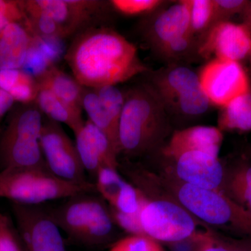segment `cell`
<instances>
[{
  "instance_id": "obj_1",
  "label": "cell",
  "mask_w": 251,
  "mask_h": 251,
  "mask_svg": "<svg viewBox=\"0 0 251 251\" xmlns=\"http://www.w3.org/2000/svg\"><path fill=\"white\" fill-rule=\"evenodd\" d=\"M74 78L96 89L125 82L148 72L135 45L108 28H89L74 39L65 54Z\"/></svg>"
},
{
  "instance_id": "obj_2",
  "label": "cell",
  "mask_w": 251,
  "mask_h": 251,
  "mask_svg": "<svg viewBox=\"0 0 251 251\" xmlns=\"http://www.w3.org/2000/svg\"><path fill=\"white\" fill-rule=\"evenodd\" d=\"M119 124L120 152L140 156L156 150L168 135L170 119L148 82L127 91Z\"/></svg>"
},
{
  "instance_id": "obj_3",
  "label": "cell",
  "mask_w": 251,
  "mask_h": 251,
  "mask_svg": "<svg viewBox=\"0 0 251 251\" xmlns=\"http://www.w3.org/2000/svg\"><path fill=\"white\" fill-rule=\"evenodd\" d=\"M49 211L59 228L74 242L95 247L111 240L115 222L100 196L94 193L78 195Z\"/></svg>"
},
{
  "instance_id": "obj_4",
  "label": "cell",
  "mask_w": 251,
  "mask_h": 251,
  "mask_svg": "<svg viewBox=\"0 0 251 251\" xmlns=\"http://www.w3.org/2000/svg\"><path fill=\"white\" fill-rule=\"evenodd\" d=\"M97 192L92 183L80 184L59 179L47 168H6L0 171V198L26 205H40Z\"/></svg>"
},
{
  "instance_id": "obj_5",
  "label": "cell",
  "mask_w": 251,
  "mask_h": 251,
  "mask_svg": "<svg viewBox=\"0 0 251 251\" xmlns=\"http://www.w3.org/2000/svg\"><path fill=\"white\" fill-rule=\"evenodd\" d=\"M42 115L36 103L14 112L0 138L1 170L47 168L40 145Z\"/></svg>"
},
{
  "instance_id": "obj_6",
  "label": "cell",
  "mask_w": 251,
  "mask_h": 251,
  "mask_svg": "<svg viewBox=\"0 0 251 251\" xmlns=\"http://www.w3.org/2000/svg\"><path fill=\"white\" fill-rule=\"evenodd\" d=\"M148 82L161 99L168 116L171 112L185 117L200 116L210 107L199 75L186 66L171 64L150 72Z\"/></svg>"
},
{
  "instance_id": "obj_7",
  "label": "cell",
  "mask_w": 251,
  "mask_h": 251,
  "mask_svg": "<svg viewBox=\"0 0 251 251\" xmlns=\"http://www.w3.org/2000/svg\"><path fill=\"white\" fill-rule=\"evenodd\" d=\"M176 196L191 214L213 226L228 227L251 236V212L221 190L206 189L182 182Z\"/></svg>"
},
{
  "instance_id": "obj_8",
  "label": "cell",
  "mask_w": 251,
  "mask_h": 251,
  "mask_svg": "<svg viewBox=\"0 0 251 251\" xmlns=\"http://www.w3.org/2000/svg\"><path fill=\"white\" fill-rule=\"evenodd\" d=\"M139 217L144 235L158 242H180L196 234V225L191 214L171 201H152L145 195Z\"/></svg>"
},
{
  "instance_id": "obj_9",
  "label": "cell",
  "mask_w": 251,
  "mask_h": 251,
  "mask_svg": "<svg viewBox=\"0 0 251 251\" xmlns=\"http://www.w3.org/2000/svg\"><path fill=\"white\" fill-rule=\"evenodd\" d=\"M40 145L48 169L59 179L75 184H87L85 170L75 143L60 124L46 117L41 130Z\"/></svg>"
},
{
  "instance_id": "obj_10",
  "label": "cell",
  "mask_w": 251,
  "mask_h": 251,
  "mask_svg": "<svg viewBox=\"0 0 251 251\" xmlns=\"http://www.w3.org/2000/svg\"><path fill=\"white\" fill-rule=\"evenodd\" d=\"M12 203L20 238L26 251H67L61 229L49 209Z\"/></svg>"
},
{
  "instance_id": "obj_11",
  "label": "cell",
  "mask_w": 251,
  "mask_h": 251,
  "mask_svg": "<svg viewBox=\"0 0 251 251\" xmlns=\"http://www.w3.org/2000/svg\"><path fill=\"white\" fill-rule=\"evenodd\" d=\"M198 75L211 104L221 108L251 90L247 72L235 61L211 59Z\"/></svg>"
},
{
  "instance_id": "obj_12",
  "label": "cell",
  "mask_w": 251,
  "mask_h": 251,
  "mask_svg": "<svg viewBox=\"0 0 251 251\" xmlns=\"http://www.w3.org/2000/svg\"><path fill=\"white\" fill-rule=\"evenodd\" d=\"M251 50V26L223 21L214 25L203 36L198 55L203 58L224 59L239 62L249 57Z\"/></svg>"
},
{
  "instance_id": "obj_13",
  "label": "cell",
  "mask_w": 251,
  "mask_h": 251,
  "mask_svg": "<svg viewBox=\"0 0 251 251\" xmlns=\"http://www.w3.org/2000/svg\"><path fill=\"white\" fill-rule=\"evenodd\" d=\"M143 29L144 38L155 52L181 36H193L187 1H176L153 15L144 23Z\"/></svg>"
},
{
  "instance_id": "obj_14",
  "label": "cell",
  "mask_w": 251,
  "mask_h": 251,
  "mask_svg": "<svg viewBox=\"0 0 251 251\" xmlns=\"http://www.w3.org/2000/svg\"><path fill=\"white\" fill-rule=\"evenodd\" d=\"M95 178L97 192L108 204L112 214L131 215L140 213L145 195L123 179L117 169L101 168Z\"/></svg>"
},
{
  "instance_id": "obj_15",
  "label": "cell",
  "mask_w": 251,
  "mask_h": 251,
  "mask_svg": "<svg viewBox=\"0 0 251 251\" xmlns=\"http://www.w3.org/2000/svg\"><path fill=\"white\" fill-rule=\"evenodd\" d=\"M75 136V146L86 172L94 177L103 168L117 169L118 152L108 137L95 125L87 120Z\"/></svg>"
},
{
  "instance_id": "obj_16",
  "label": "cell",
  "mask_w": 251,
  "mask_h": 251,
  "mask_svg": "<svg viewBox=\"0 0 251 251\" xmlns=\"http://www.w3.org/2000/svg\"><path fill=\"white\" fill-rule=\"evenodd\" d=\"M176 162V173L182 182L206 188L220 190L224 184L225 171L219 158L199 151L179 155Z\"/></svg>"
},
{
  "instance_id": "obj_17",
  "label": "cell",
  "mask_w": 251,
  "mask_h": 251,
  "mask_svg": "<svg viewBox=\"0 0 251 251\" xmlns=\"http://www.w3.org/2000/svg\"><path fill=\"white\" fill-rule=\"evenodd\" d=\"M33 6L48 15L69 36L87 25L100 12L102 1L94 0H30Z\"/></svg>"
},
{
  "instance_id": "obj_18",
  "label": "cell",
  "mask_w": 251,
  "mask_h": 251,
  "mask_svg": "<svg viewBox=\"0 0 251 251\" xmlns=\"http://www.w3.org/2000/svg\"><path fill=\"white\" fill-rule=\"evenodd\" d=\"M223 140V132L218 127L195 126L175 131L163 152L173 159L191 151H202L219 158Z\"/></svg>"
},
{
  "instance_id": "obj_19",
  "label": "cell",
  "mask_w": 251,
  "mask_h": 251,
  "mask_svg": "<svg viewBox=\"0 0 251 251\" xmlns=\"http://www.w3.org/2000/svg\"><path fill=\"white\" fill-rule=\"evenodd\" d=\"M32 36L21 23L0 31V70L21 69L27 59Z\"/></svg>"
},
{
  "instance_id": "obj_20",
  "label": "cell",
  "mask_w": 251,
  "mask_h": 251,
  "mask_svg": "<svg viewBox=\"0 0 251 251\" xmlns=\"http://www.w3.org/2000/svg\"><path fill=\"white\" fill-rule=\"evenodd\" d=\"M32 39L25 63L21 70L31 76H39L66 54L63 39L31 34Z\"/></svg>"
},
{
  "instance_id": "obj_21",
  "label": "cell",
  "mask_w": 251,
  "mask_h": 251,
  "mask_svg": "<svg viewBox=\"0 0 251 251\" xmlns=\"http://www.w3.org/2000/svg\"><path fill=\"white\" fill-rule=\"evenodd\" d=\"M39 87L48 89L73 108L82 112L85 87L55 66L50 67L36 77Z\"/></svg>"
},
{
  "instance_id": "obj_22",
  "label": "cell",
  "mask_w": 251,
  "mask_h": 251,
  "mask_svg": "<svg viewBox=\"0 0 251 251\" xmlns=\"http://www.w3.org/2000/svg\"><path fill=\"white\" fill-rule=\"evenodd\" d=\"M39 88L35 103L42 114L50 120L67 125L74 135L77 133L85 125L82 112L63 101L48 89Z\"/></svg>"
},
{
  "instance_id": "obj_23",
  "label": "cell",
  "mask_w": 251,
  "mask_h": 251,
  "mask_svg": "<svg viewBox=\"0 0 251 251\" xmlns=\"http://www.w3.org/2000/svg\"><path fill=\"white\" fill-rule=\"evenodd\" d=\"M221 131L248 132L251 130V90L223 107L219 117Z\"/></svg>"
},
{
  "instance_id": "obj_24",
  "label": "cell",
  "mask_w": 251,
  "mask_h": 251,
  "mask_svg": "<svg viewBox=\"0 0 251 251\" xmlns=\"http://www.w3.org/2000/svg\"><path fill=\"white\" fill-rule=\"evenodd\" d=\"M82 110H85L87 114L89 120L105 133L112 146L115 148L117 152L120 153L119 126L114 122L108 111L100 103L98 95L94 89L87 87L84 89L82 96Z\"/></svg>"
},
{
  "instance_id": "obj_25",
  "label": "cell",
  "mask_w": 251,
  "mask_h": 251,
  "mask_svg": "<svg viewBox=\"0 0 251 251\" xmlns=\"http://www.w3.org/2000/svg\"><path fill=\"white\" fill-rule=\"evenodd\" d=\"M224 192L234 202L251 212V165L242 163L229 174H225Z\"/></svg>"
},
{
  "instance_id": "obj_26",
  "label": "cell",
  "mask_w": 251,
  "mask_h": 251,
  "mask_svg": "<svg viewBox=\"0 0 251 251\" xmlns=\"http://www.w3.org/2000/svg\"><path fill=\"white\" fill-rule=\"evenodd\" d=\"M186 1L189 9L191 33L195 37L201 36L202 39L203 36L205 35L206 33L214 25V0Z\"/></svg>"
},
{
  "instance_id": "obj_27",
  "label": "cell",
  "mask_w": 251,
  "mask_h": 251,
  "mask_svg": "<svg viewBox=\"0 0 251 251\" xmlns=\"http://www.w3.org/2000/svg\"><path fill=\"white\" fill-rule=\"evenodd\" d=\"M98 95L100 103L103 105L112 120L119 126L124 105H125V93L113 85L105 86L94 89Z\"/></svg>"
},
{
  "instance_id": "obj_28",
  "label": "cell",
  "mask_w": 251,
  "mask_h": 251,
  "mask_svg": "<svg viewBox=\"0 0 251 251\" xmlns=\"http://www.w3.org/2000/svg\"><path fill=\"white\" fill-rule=\"evenodd\" d=\"M109 251H166L158 241L146 235L129 234L112 244Z\"/></svg>"
},
{
  "instance_id": "obj_29",
  "label": "cell",
  "mask_w": 251,
  "mask_h": 251,
  "mask_svg": "<svg viewBox=\"0 0 251 251\" xmlns=\"http://www.w3.org/2000/svg\"><path fill=\"white\" fill-rule=\"evenodd\" d=\"M160 0H112L110 4L117 12L127 16L150 14L159 8Z\"/></svg>"
},
{
  "instance_id": "obj_30",
  "label": "cell",
  "mask_w": 251,
  "mask_h": 251,
  "mask_svg": "<svg viewBox=\"0 0 251 251\" xmlns=\"http://www.w3.org/2000/svg\"><path fill=\"white\" fill-rule=\"evenodd\" d=\"M39 90V85L35 77L25 72L24 76L21 82L13 87L8 93L13 97L14 100L25 103H31L32 101L35 102Z\"/></svg>"
},
{
  "instance_id": "obj_31",
  "label": "cell",
  "mask_w": 251,
  "mask_h": 251,
  "mask_svg": "<svg viewBox=\"0 0 251 251\" xmlns=\"http://www.w3.org/2000/svg\"><path fill=\"white\" fill-rule=\"evenodd\" d=\"M249 1L246 0H214V25L223 21H229L232 16L242 14Z\"/></svg>"
},
{
  "instance_id": "obj_32",
  "label": "cell",
  "mask_w": 251,
  "mask_h": 251,
  "mask_svg": "<svg viewBox=\"0 0 251 251\" xmlns=\"http://www.w3.org/2000/svg\"><path fill=\"white\" fill-rule=\"evenodd\" d=\"M0 251H23L9 216L0 214Z\"/></svg>"
},
{
  "instance_id": "obj_33",
  "label": "cell",
  "mask_w": 251,
  "mask_h": 251,
  "mask_svg": "<svg viewBox=\"0 0 251 251\" xmlns=\"http://www.w3.org/2000/svg\"><path fill=\"white\" fill-rule=\"evenodd\" d=\"M25 20L21 1L0 0V31L11 23H20Z\"/></svg>"
},
{
  "instance_id": "obj_34",
  "label": "cell",
  "mask_w": 251,
  "mask_h": 251,
  "mask_svg": "<svg viewBox=\"0 0 251 251\" xmlns=\"http://www.w3.org/2000/svg\"><path fill=\"white\" fill-rule=\"evenodd\" d=\"M211 238L204 235L193 234L191 237L180 241L171 243L172 251H201L203 247L211 240Z\"/></svg>"
},
{
  "instance_id": "obj_35",
  "label": "cell",
  "mask_w": 251,
  "mask_h": 251,
  "mask_svg": "<svg viewBox=\"0 0 251 251\" xmlns=\"http://www.w3.org/2000/svg\"><path fill=\"white\" fill-rule=\"evenodd\" d=\"M24 75L25 72L21 69L0 70V89L9 92L21 82Z\"/></svg>"
},
{
  "instance_id": "obj_36",
  "label": "cell",
  "mask_w": 251,
  "mask_h": 251,
  "mask_svg": "<svg viewBox=\"0 0 251 251\" xmlns=\"http://www.w3.org/2000/svg\"><path fill=\"white\" fill-rule=\"evenodd\" d=\"M14 102V99L8 92L0 89V117L11 108Z\"/></svg>"
},
{
  "instance_id": "obj_37",
  "label": "cell",
  "mask_w": 251,
  "mask_h": 251,
  "mask_svg": "<svg viewBox=\"0 0 251 251\" xmlns=\"http://www.w3.org/2000/svg\"><path fill=\"white\" fill-rule=\"evenodd\" d=\"M201 251H244L242 250H239V249H229V248H226L221 247V246H216L214 242H213L212 239H211L209 242L206 243L205 245L203 247Z\"/></svg>"
},
{
  "instance_id": "obj_38",
  "label": "cell",
  "mask_w": 251,
  "mask_h": 251,
  "mask_svg": "<svg viewBox=\"0 0 251 251\" xmlns=\"http://www.w3.org/2000/svg\"><path fill=\"white\" fill-rule=\"evenodd\" d=\"M242 15L244 16V23L251 26V1H249V4L244 10Z\"/></svg>"
},
{
  "instance_id": "obj_39",
  "label": "cell",
  "mask_w": 251,
  "mask_h": 251,
  "mask_svg": "<svg viewBox=\"0 0 251 251\" xmlns=\"http://www.w3.org/2000/svg\"><path fill=\"white\" fill-rule=\"evenodd\" d=\"M249 57H250V59H251V50L250 54H249Z\"/></svg>"
}]
</instances>
